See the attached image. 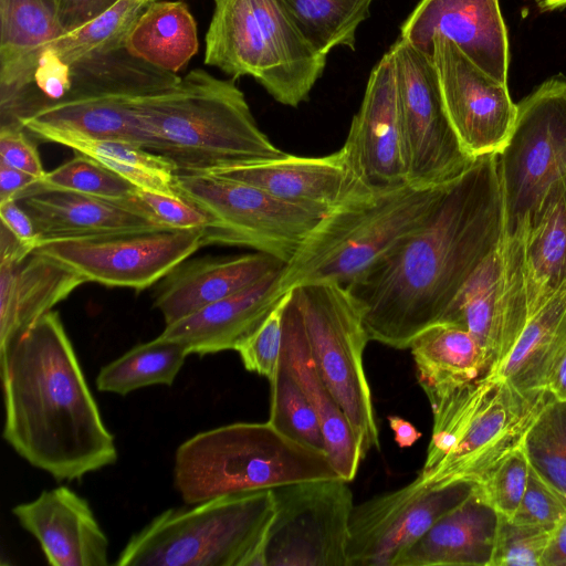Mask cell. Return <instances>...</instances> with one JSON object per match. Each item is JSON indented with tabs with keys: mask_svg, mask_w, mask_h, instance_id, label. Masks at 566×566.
Returning <instances> with one entry per match:
<instances>
[{
	"mask_svg": "<svg viewBox=\"0 0 566 566\" xmlns=\"http://www.w3.org/2000/svg\"><path fill=\"white\" fill-rule=\"evenodd\" d=\"M503 226L497 154L478 156L416 229L345 286L369 340L409 348L499 247Z\"/></svg>",
	"mask_w": 566,
	"mask_h": 566,
	"instance_id": "obj_1",
	"label": "cell"
},
{
	"mask_svg": "<svg viewBox=\"0 0 566 566\" xmlns=\"http://www.w3.org/2000/svg\"><path fill=\"white\" fill-rule=\"evenodd\" d=\"M3 439L56 481H74L117 460L57 312L50 311L0 350Z\"/></svg>",
	"mask_w": 566,
	"mask_h": 566,
	"instance_id": "obj_2",
	"label": "cell"
},
{
	"mask_svg": "<svg viewBox=\"0 0 566 566\" xmlns=\"http://www.w3.org/2000/svg\"><path fill=\"white\" fill-rule=\"evenodd\" d=\"M136 116L147 149L167 158L176 174L211 172L284 154L258 126L234 82L201 69L143 98Z\"/></svg>",
	"mask_w": 566,
	"mask_h": 566,
	"instance_id": "obj_3",
	"label": "cell"
},
{
	"mask_svg": "<svg viewBox=\"0 0 566 566\" xmlns=\"http://www.w3.org/2000/svg\"><path fill=\"white\" fill-rule=\"evenodd\" d=\"M546 390L525 392L484 375L430 402L432 434L419 472L434 486L480 483L505 457L523 446L545 406Z\"/></svg>",
	"mask_w": 566,
	"mask_h": 566,
	"instance_id": "obj_4",
	"label": "cell"
},
{
	"mask_svg": "<svg viewBox=\"0 0 566 566\" xmlns=\"http://www.w3.org/2000/svg\"><path fill=\"white\" fill-rule=\"evenodd\" d=\"M444 186L408 184L343 199L325 212L285 263L279 292L308 283L346 286L423 221Z\"/></svg>",
	"mask_w": 566,
	"mask_h": 566,
	"instance_id": "obj_5",
	"label": "cell"
},
{
	"mask_svg": "<svg viewBox=\"0 0 566 566\" xmlns=\"http://www.w3.org/2000/svg\"><path fill=\"white\" fill-rule=\"evenodd\" d=\"M339 476L326 452L270 422H235L199 432L175 454L174 484L185 503Z\"/></svg>",
	"mask_w": 566,
	"mask_h": 566,
	"instance_id": "obj_6",
	"label": "cell"
},
{
	"mask_svg": "<svg viewBox=\"0 0 566 566\" xmlns=\"http://www.w3.org/2000/svg\"><path fill=\"white\" fill-rule=\"evenodd\" d=\"M273 516L272 490L169 509L129 538L114 565L261 566Z\"/></svg>",
	"mask_w": 566,
	"mask_h": 566,
	"instance_id": "obj_7",
	"label": "cell"
},
{
	"mask_svg": "<svg viewBox=\"0 0 566 566\" xmlns=\"http://www.w3.org/2000/svg\"><path fill=\"white\" fill-rule=\"evenodd\" d=\"M205 63L234 78L253 76L275 101L297 107L326 56L308 44L281 0H214Z\"/></svg>",
	"mask_w": 566,
	"mask_h": 566,
	"instance_id": "obj_8",
	"label": "cell"
},
{
	"mask_svg": "<svg viewBox=\"0 0 566 566\" xmlns=\"http://www.w3.org/2000/svg\"><path fill=\"white\" fill-rule=\"evenodd\" d=\"M71 87L62 98L42 99L19 119L30 135L43 129L71 130L147 149L136 116L137 104L180 78L132 56L125 49L84 60L71 66Z\"/></svg>",
	"mask_w": 566,
	"mask_h": 566,
	"instance_id": "obj_9",
	"label": "cell"
},
{
	"mask_svg": "<svg viewBox=\"0 0 566 566\" xmlns=\"http://www.w3.org/2000/svg\"><path fill=\"white\" fill-rule=\"evenodd\" d=\"M497 168L503 239L524 238L551 189L566 180V77L545 81L517 104Z\"/></svg>",
	"mask_w": 566,
	"mask_h": 566,
	"instance_id": "obj_10",
	"label": "cell"
},
{
	"mask_svg": "<svg viewBox=\"0 0 566 566\" xmlns=\"http://www.w3.org/2000/svg\"><path fill=\"white\" fill-rule=\"evenodd\" d=\"M290 291L317 371L345 411L364 455L373 448L379 451V431L363 359L369 337L356 302L337 283H308Z\"/></svg>",
	"mask_w": 566,
	"mask_h": 566,
	"instance_id": "obj_11",
	"label": "cell"
},
{
	"mask_svg": "<svg viewBox=\"0 0 566 566\" xmlns=\"http://www.w3.org/2000/svg\"><path fill=\"white\" fill-rule=\"evenodd\" d=\"M174 187L208 217L206 245L245 247L285 263L325 214L213 174H176Z\"/></svg>",
	"mask_w": 566,
	"mask_h": 566,
	"instance_id": "obj_12",
	"label": "cell"
},
{
	"mask_svg": "<svg viewBox=\"0 0 566 566\" xmlns=\"http://www.w3.org/2000/svg\"><path fill=\"white\" fill-rule=\"evenodd\" d=\"M274 516L261 566H348L349 481L337 476L272 489Z\"/></svg>",
	"mask_w": 566,
	"mask_h": 566,
	"instance_id": "obj_13",
	"label": "cell"
},
{
	"mask_svg": "<svg viewBox=\"0 0 566 566\" xmlns=\"http://www.w3.org/2000/svg\"><path fill=\"white\" fill-rule=\"evenodd\" d=\"M392 55L405 129L409 184L442 186L473 161L449 119L431 55L399 38Z\"/></svg>",
	"mask_w": 566,
	"mask_h": 566,
	"instance_id": "obj_14",
	"label": "cell"
},
{
	"mask_svg": "<svg viewBox=\"0 0 566 566\" xmlns=\"http://www.w3.org/2000/svg\"><path fill=\"white\" fill-rule=\"evenodd\" d=\"M205 233L201 227L56 240L33 251L70 268L84 282L139 292L205 247Z\"/></svg>",
	"mask_w": 566,
	"mask_h": 566,
	"instance_id": "obj_15",
	"label": "cell"
},
{
	"mask_svg": "<svg viewBox=\"0 0 566 566\" xmlns=\"http://www.w3.org/2000/svg\"><path fill=\"white\" fill-rule=\"evenodd\" d=\"M473 483L442 486L419 475L395 490L354 506L349 521L348 566H395L441 516L464 501Z\"/></svg>",
	"mask_w": 566,
	"mask_h": 566,
	"instance_id": "obj_16",
	"label": "cell"
},
{
	"mask_svg": "<svg viewBox=\"0 0 566 566\" xmlns=\"http://www.w3.org/2000/svg\"><path fill=\"white\" fill-rule=\"evenodd\" d=\"M355 186L378 193L409 184L408 155L391 52L373 69L342 147Z\"/></svg>",
	"mask_w": 566,
	"mask_h": 566,
	"instance_id": "obj_17",
	"label": "cell"
},
{
	"mask_svg": "<svg viewBox=\"0 0 566 566\" xmlns=\"http://www.w3.org/2000/svg\"><path fill=\"white\" fill-rule=\"evenodd\" d=\"M432 59L452 127L473 158L499 154L515 123L507 84L491 77L449 39L434 35Z\"/></svg>",
	"mask_w": 566,
	"mask_h": 566,
	"instance_id": "obj_18",
	"label": "cell"
},
{
	"mask_svg": "<svg viewBox=\"0 0 566 566\" xmlns=\"http://www.w3.org/2000/svg\"><path fill=\"white\" fill-rule=\"evenodd\" d=\"M451 40L479 69L506 83L509 41L499 0H421L400 38L432 56V39Z\"/></svg>",
	"mask_w": 566,
	"mask_h": 566,
	"instance_id": "obj_19",
	"label": "cell"
},
{
	"mask_svg": "<svg viewBox=\"0 0 566 566\" xmlns=\"http://www.w3.org/2000/svg\"><path fill=\"white\" fill-rule=\"evenodd\" d=\"M28 212L39 245L49 241L84 239L169 229L136 197L107 199L36 182L14 198Z\"/></svg>",
	"mask_w": 566,
	"mask_h": 566,
	"instance_id": "obj_20",
	"label": "cell"
},
{
	"mask_svg": "<svg viewBox=\"0 0 566 566\" xmlns=\"http://www.w3.org/2000/svg\"><path fill=\"white\" fill-rule=\"evenodd\" d=\"M20 525L39 542L52 566H105L108 539L88 502L66 486L43 491L12 509Z\"/></svg>",
	"mask_w": 566,
	"mask_h": 566,
	"instance_id": "obj_21",
	"label": "cell"
},
{
	"mask_svg": "<svg viewBox=\"0 0 566 566\" xmlns=\"http://www.w3.org/2000/svg\"><path fill=\"white\" fill-rule=\"evenodd\" d=\"M284 265L285 262L258 251L188 258L158 282L154 306L169 325L252 286Z\"/></svg>",
	"mask_w": 566,
	"mask_h": 566,
	"instance_id": "obj_22",
	"label": "cell"
},
{
	"mask_svg": "<svg viewBox=\"0 0 566 566\" xmlns=\"http://www.w3.org/2000/svg\"><path fill=\"white\" fill-rule=\"evenodd\" d=\"M216 176L260 188L284 201L326 212L359 190L350 176L345 154L340 149L319 157L283 154L220 168Z\"/></svg>",
	"mask_w": 566,
	"mask_h": 566,
	"instance_id": "obj_23",
	"label": "cell"
},
{
	"mask_svg": "<svg viewBox=\"0 0 566 566\" xmlns=\"http://www.w3.org/2000/svg\"><path fill=\"white\" fill-rule=\"evenodd\" d=\"M281 271L166 325L160 336L198 356L238 350L283 298L279 292Z\"/></svg>",
	"mask_w": 566,
	"mask_h": 566,
	"instance_id": "obj_24",
	"label": "cell"
},
{
	"mask_svg": "<svg viewBox=\"0 0 566 566\" xmlns=\"http://www.w3.org/2000/svg\"><path fill=\"white\" fill-rule=\"evenodd\" d=\"M281 357L317 413L326 452L335 471L340 478L353 481L365 457L361 443L345 411L317 371L300 311L290 290L283 311Z\"/></svg>",
	"mask_w": 566,
	"mask_h": 566,
	"instance_id": "obj_25",
	"label": "cell"
},
{
	"mask_svg": "<svg viewBox=\"0 0 566 566\" xmlns=\"http://www.w3.org/2000/svg\"><path fill=\"white\" fill-rule=\"evenodd\" d=\"M83 283L73 270L35 251L0 260V350Z\"/></svg>",
	"mask_w": 566,
	"mask_h": 566,
	"instance_id": "obj_26",
	"label": "cell"
},
{
	"mask_svg": "<svg viewBox=\"0 0 566 566\" xmlns=\"http://www.w3.org/2000/svg\"><path fill=\"white\" fill-rule=\"evenodd\" d=\"M499 514L478 485L459 505L441 516L395 566H491Z\"/></svg>",
	"mask_w": 566,
	"mask_h": 566,
	"instance_id": "obj_27",
	"label": "cell"
},
{
	"mask_svg": "<svg viewBox=\"0 0 566 566\" xmlns=\"http://www.w3.org/2000/svg\"><path fill=\"white\" fill-rule=\"evenodd\" d=\"M63 33L55 0H0L1 111L34 82L42 53Z\"/></svg>",
	"mask_w": 566,
	"mask_h": 566,
	"instance_id": "obj_28",
	"label": "cell"
},
{
	"mask_svg": "<svg viewBox=\"0 0 566 566\" xmlns=\"http://www.w3.org/2000/svg\"><path fill=\"white\" fill-rule=\"evenodd\" d=\"M439 322L467 329L485 350L490 368L506 355L514 336L503 289L501 243L467 280Z\"/></svg>",
	"mask_w": 566,
	"mask_h": 566,
	"instance_id": "obj_29",
	"label": "cell"
},
{
	"mask_svg": "<svg viewBox=\"0 0 566 566\" xmlns=\"http://www.w3.org/2000/svg\"><path fill=\"white\" fill-rule=\"evenodd\" d=\"M409 348L429 402L481 378L490 368V359L479 342L467 329L449 322L427 327Z\"/></svg>",
	"mask_w": 566,
	"mask_h": 566,
	"instance_id": "obj_30",
	"label": "cell"
},
{
	"mask_svg": "<svg viewBox=\"0 0 566 566\" xmlns=\"http://www.w3.org/2000/svg\"><path fill=\"white\" fill-rule=\"evenodd\" d=\"M527 318L566 287V180L556 184L524 237Z\"/></svg>",
	"mask_w": 566,
	"mask_h": 566,
	"instance_id": "obj_31",
	"label": "cell"
},
{
	"mask_svg": "<svg viewBox=\"0 0 566 566\" xmlns=\"http://www.w3.org/2000/svg\"><path fill=\"white\" fill-rule=\"evenodd\" d=\"M566 342V287L531 315L506 355L485 375L521 391L544 389L553 359Z\"/></svg>",
	"mask_w": 566,
	"mask_h": 566,
	"instance_id": "obj_32",
	"label": "cell"
},
{
	"mask_svg": "<svg viewBox=\"0 0 566 566\" xmlns=\"http://www.w3.org/2000/svg\"><path fill=\"white\" fill-rule=\"evenodd\" d=\"M198 49L197 23L182 1H151L136 20L125 44L132 56L175 74Z\"/></svg>",
	"mask_w": 566,
	"mask_h": 566,
	"instance_id": "obj_33",
	"label": "cell"
},
{
	"mask_svg": "<svg viewBox=\"0 0 566 566\" xmlns=\"http://www.w3.org/2000/svg\"><path fill=\"white\" fill-rule=\"evenodd\" d=\"M31 136L84 154L117 172L138 189L179 197L175 190L176 168L164 156L128 142L95 138L61 129L38 130Z\"/></svg>",
	"mask_w": 566,
	"mask_h": 566,
	"instance_id": "obj_34",
	"label": "cell"
},
{
	"mask_svg": "<svg viewBox=\"0 0 566 566\" xmlns=\"http://www.w3.org/2000/svg\"><path fill=\"white\" fill-rule=\"evenodd\" d=\"M188 355L182 344L159 335L102 367L96 387L103 392L125 396L151 385L171 386Z\"/></svg>",
	"mask_w": 566,
	"mask_h": 566,
	"instance_id": "obj_35",
	"label": "cell"
},
{
	"mask_svg": "<svg viewBox=\"0 0 566 566\" xmlns=\"http://www.w3.org/2000/svg\"><path fill=\"white\" fill-rule=\"evenodd\" d=\"M308 44L327 55L336 46L355 49L356 30L373 0H281Z\"/></svg>",
	"mask_w": 566,
	"mask_h": 566,
	"instance_id": "obj_36",
	"label": "cell"
},
{
	"mask_svg": "<svg viewBox=\"0 0 566 566\" xmlns=\"http://www.w3.org/2000/svg\"><path fill=\"white\" fill-rule=\"evenodd\" d=\"M150 2L118 0L86 23L61 34L48 50L70 66L123 50L133 25Z\"/></svg>",
	"mask_w": 566,
	"mask_h": 566,
	"instance_id": "obj_37",
	"label": "cell"
},
{
	"mask_svg": "<svg viewBox=\"0 0 566 566\" xmlns=\"http://www.w3.org/2000/svg\"><path fill=\"white\" fill-rule=\"evenodd\" d=\"M270 388L268 422L292 440L326 452L317 413L281 356Z\"/></svg>",
	"mask_w": 566,
	"mask_h": 566,
	"instance_id": "obj_38",
	"label": "cell"
},
{
	"mask_svg": "<svg viewBox=\"0 0 566 566\" xmlns=\"http://www.w3.org/2000/svg\"><path fill=\"white\" fill-rule=\"evenodd\" d=\"M523 446L531 468L566 505V402L553 398L528 430Z\"/></svg>",
	"mask_w": 566,
	"mask_h": 566,
	"instance_id": "obj_39",
	"label": "cell"
},
{
	"mask_svg": "<svg viewBox=\"0 0 566 566\" xmlns=\"http://www.w3.org/2000/svg\"><path fill=\"white\" fill-rule=\"evenodd\" d=\"M42 188L74 191L107 199H133L138 188L97 160L80 153L46 171L36 182Z\"/></svg>",
	"mask_w": 566,
	"mask_h": 566,
	"instance_id": "obj_40",
	"label": "cell"
},
{
	"mask_svg": "<svg viewBox=\"0 0 566 566\" xmlns=\"http://www.w3.org/2000/svg\"><path fill=\"white\" fill-rule=\"evenodd\" d=\"M553 527L517 523L499 515L491 566H543Z\"/></svg>",
	"mask_w": 566,
	"mask_h": 566,
	"instance_id": "obj_41",
	"label": "cell"
},
{
	"mask_svg": "<svg viewBox=\"0 0 566 566\" xmlns=\"http://www.w3.org/2000/svg\"><path fill=\"white\" fill-rule=\"evenodd\" d=\"M528 474L530 462L522 446L500 461L476 485L494 511L511 520L525 493Z\"/></svg>",
	"mask_w": 566,
	"mask_h": 566,
	"instance_id": "obj_42",
	"label": "cell"
},
{
	"mask_svg": "<svg viewBox=\"0 0 566 566\" xmlns=\"http://www.w3.org/2000/svg\"><path fill=\"white\" fill-rule=\"evenodd\" d=\"M285 295L262 325L238 348L244 368L266 377L274 376L283 344Z\"/></svg>",
	"mask_w": 566,
	"mask_h": 566,
	"instance_id": "obj_43",
	"label": "cell"
},
{
	"mask_svg": "<svg viewBox=\"0 0 566 566\" xmlns=\"http://www.w3.org/2000/svg\"><path fill=\"white\" fill-rule=\"evenodd\" d=\"M566 514V505L530 465L528 481L514 522L554 526Z\"/></svg>",
	"mask_w": 566,
	"mask_h": 566,
	"instance_id": "obj_44",
	"label": "cell"
},
{
	"mask_svg": "<svg viewBox=\"0 0 566 566\" xmlns=\"http://www.w3.org/2000/svg\"><path fill=\"white\" fill-rule=\"evenodd\" d=\"M137 199L169 229L207 227L209 219L198 207L181 197L138 189Z\"/></svg>",
	"mask_w": 566,
	"mask_h": 566,
	"instance_id": "obj_45",
	"label": "cell"
},
{
	"mask_svg": "<svg viewBox=\"0 0 566 566\" xmlns=\"http://www.w3.org/2000/svg\"><path fill=\"white\" fill-rule=\"evenodd\" d=\"M17 125L0 126V163L28 172L39 180L46 171L34 144V138Z\"/></svg>",
	"mask_w": 566,
	"mask_h": 566,
	"instance_id": "obj_46",
	"label": "cell"
},
{
	"mask_svg": "<svg viewBox=\"0 0 566 566\" xmlns=\"http://www.w3.org/2000/svg\"><path fill=\"white\" fill-rule=\"evenodd\" d=\"M33 83L41 91L43 99H60L71 87V66L46 49L39 60Z\"/></svg>",
	"mask_w": 566,
	"mask_h": 566,
	"instance_id": "obj_47",
	"label": "cell"
},
{
	"mask_svg": "<svg viewBox=\"0 0 566 566\" xmlns=\"http://www.w3.org/2000/svg\"><path fill=\"white\" fill-rule=\"evenodd\" d=\"M64 32L71 31L106 11L118 0H55Z\"/></svg>",
	"mask_w": 566,
	"mask_h": 566,
	"instance_id": "obj_48",
	"label": "cell"
},
{
	"mask_svg": "<svg viewBox=\"0 0 566 566\" xmlns=\"http://www.w3.org/2000/svg\"><path fill=\"white\" fill-rule=\"evenodd\" d=\"M0 218L1 224L10 230L22 243L33 249L39 245V238L33 222L15 199L0 202Z\"/></svg>",
	"mask_w": 566,
	"mask_h": 566,
	"instance_id": "obj_49",
	"label": "cell"
},
{
	"mask_svg": "<svg viewBox=\"0 0 566 566\" xmlns=\"http://www.w3.org/2000/svg\"><path fill=\"white\" fill-rule=\"evenodd\" d=\"M38 181L36 177L0 163V202L14 199Z\"/></svg>",
	"mask_w": 566,
	"mask_h": 566,
	"instance_id": "obj_50",
	"label": "cell"
},
{
	"mask_svg": "<svg viewBox=\"0 0 566 566\" xmlns=\"http://www.w3.org/2000/svg\"><path fill=\"white\" fill-rule=\"evenodd\" d=\"M544 389L555 400L566 402V342L553 359L545 378Z\"/></svg>",
	"mask_w": 566,
	"mask_h": 566,
	"instance_id": "obj_51",
	"label": "cell"
},
{
	"mask_svg": "<svg viewBox=\"0 0 566 566\" xmlns=\"http://www.w3.org/2000/svg\"><path fill=\"white\" fill-rule=\"evenodd\" d=\"M543 566H566V514L552 530Z\"/></svg>",
	"mask_w": 566,
	"mask_h": 566,
	"instance_id": "obj_52",
	"label": "cell"
},
{
	"mask_svg": "<svg viewBox=\"0 0 566 566\" xmlns=\"http://www.w3.org/2000/svg\"><path fill=\"white\" fill-rule=\"evenodd\" d=\"M387 419L399 448H410L421 438L422 433L410 421L399 416H388Z\"/></svg>",
	"mask_w": 566,
	"mask_h": 566,
	"instance_id": "obj_53",
	"label": "cell"
},
{
	"mask_svg": "<svg viewBox=\"0 0 566 566\" xmlns=\"http://www.w3.org/2000/svg\"><path fill=\"white\" fill-rule=\"evenodd\" d=\"M538 6L544 10H554L566 6V0H542Z\"/></svg>",
	"mask_w": 566,
	"mask_h": 566,
	"instance_id": "obj_54",
	"label": "cell"
},
{
	"mask_svg": "<svg viewBox=\"0 0 566 566\" xmlns=\"http://www.w3.org/2000/svg\"><path fill=\"white\" fill-rule=\"evenodd\" d=\"M537 3H539L542 0H535Z\"/></svg>",
	"mask_w": 566,
	"mask_h": 566,
	"instance_id": "obj_55",
	"label": "cell"
},
{
	"mask_svg": "<svg viewBox=\"0 0 566 566\" xmlns=\"http://www.w3.org/2000/svg\"><path fill=\"white\" fill-rule=\"evenodd\" d=\"M148 1H153V0H148Z\"/></svg>",
	"mask_w": 566,
	"mask_h": 566,
	"instance_id": "obj_56",
	"label": "cell"
}]
</instances>
